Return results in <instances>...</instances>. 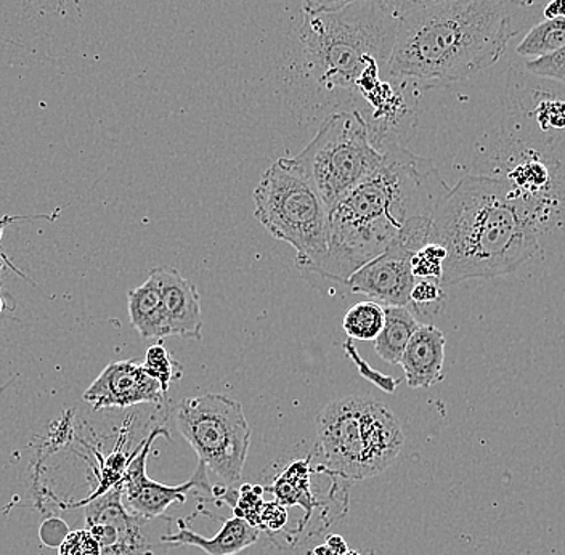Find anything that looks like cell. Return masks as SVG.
<instances>
[{
  "label": "cell",
  "instance_id": "5bb4252c",
  "mask_svg": "<svg viewBox=\"0 0 565 555\" xmlns=\"http://www.w3.org/2000/svg\"><path fill=\"white\" fill-rule=\"evenodd\" d=\"M445 345L444 332L434 324H422L416 330L401 360L408 387H433L444 380Z\"/></svg>",
  "mask_w": 565,
  "mask_h": 555
},
{
  "label": "cell",
  "instance_id": "ffe728a7",
  "mask_svg": "<svg viewBox=\"0 0 565 555\" xmlns=\"http://www.w3.org/2000/svg\"><path fill=\"white\" fill-rule=\"evenodd\" d=\"M384 307L374 300H365V302L355 303L345 313L342 328L349 339H356V341L374 342V339L383 331Z\"/></svg>",
  "mask_w": 565,
  "mask_h": 555
},
{
  "label": "cell",
  "instance_id": "f546056e",
  "mask_svg": "<svg viewBox=\"0 0 565 555\" xmlns=\"http://www.w3.org/2000/svg\"><path fill=\"white\" fill-rule=\"evenodd\" d=\"M355 2L359 0H302V12L303 15L338 12Z\"/></svg>",
  "mask_w": 565,
  "mask_h": 555
},
{
  "label": "cell",
  "instance_id": "1f68e13d",
  "mask_svg": "<svg viewBox=\"0 0 565 555\" xmlns=\"http://www.w3.org/2000/svg\"><path fill=\"white\" fill-rule=\"evenodd\" d=\"M327 546L330 547L331 553L334 555H344L349 551L348 543L339 535H331L330 538L327 540Z\"/></svg>",
  "mask_w": 565,
  "mask_h": 555
},
{
  "label": "cell",
  "instance_id": "836d02e7",
  "mask_svg": "<svg viewBox=\"0 0 565 555\" xmlns=\"http://www.w3.org/2000/svg\"><path fill=\"white\" fill-rule=\"evenodd\" d=\"M344 555H360L359 553H355V551H348Z\"/></svg>",
  "mask_w": 565,
  "mask_h": 555
},
{
  "label": "cell",
  "instance_id": "d6a6232c",
  "mask_svg": "<svg viewBox=\"0 0 565 555\" xmlns=\"http://www.w3.org/2000/svg\"><path fill=\"white\" fill-rule=\"evenodd\" d=\"M313 555H334L331 553L330 547L327 546V544H323V546L316 547V551H313Z\"/></svg>",
  "mask_w": 565,
  "mask_h": 555
},
{
  "label": "cell",
  "instance_id": "e0dca14e",
  "mask_svg": "<svg viewBox=\"0 0 565 555\" xmlns=\"http://www.w3.org/2000/svg\"><path fill=\"white\" fill-rule=\"evenodd\" d=\"M384 313L386 320L383 331L374 339V350L388 365H401L409 339L423 323L406 307H384Z\"/></svg>",
  "mask_w": 565,
  "mask_h": 555
},
{
  "label": "cell",
  "instance_id": "8992f818",
  "mask_svg": "<svg viewBox=\"0 0 565 555\" xmlns=\"http://www.w3.org/2000/svg\"><path fill=\"white\" fill-rule=\"evenodd\" d=\"M254 215L274 236L291 244L296 267L312 277L328 254V209L296 158H280L253 193Z\"/></svg>",
  "mask_w": 565,
  "mask_h": 555
},
{
  "label": "cell",
  "instance_id": "30bf717a",
  "mask_svg": "<svg viewBox=\"0 0 565 555\" xmlns=\"http://www.w3.org/2000/svg\"><path fill=\"white\" fill-rule=\"evenodd\" d=\"M159 435L169 437L164 429H154L148 435L147 440L141 441L139 450L130 459L121 479L124 505L134 514L150 519L161 517L174 503H185L190 491H211L207 469L203 462H198L196 472L193 473L189 482L182 483V485H164V483L154 482L147 476L148 455Z\"/></svg>",
  "mask_w": 565,
  "mask_h": 555
},
{
  "label": "cell",
  "instance_id": "277c9868",
  "mask_svg": "<svg viewBox=\"0 0 565 555\" xmlns=\"http://www.w3.org/2000/svg\"><path fill=\"white\" fill-rule=\"evenodd\" d=\"M398 21L376 0L303 15L299 41L307 71L323 87L355 90L362 81L387 73Z\"/></svg>",
  "mask_w": 565,
  "mask_h": 555
},
{
  "label": "cell",
  "instance_id": "44dd1931",
  "mask_svg": "<svg viewBox=\"0 0 565 555\" xmlns=\"http://www.w3.org/2000/svg\"><path fill=\"white\" fill-rule=\"evenodd\" d=\"M143 370L159 382L162 392L168 395L172 382L182 380L183 367L179 362L172 359L171 353L162 344L151 345L145 355V362L141 363Z\"/></svg>",
  "mask_w": 565,
  "mask_h": 555
},
{
  "label": "cell",
  "instance_id": "484cf974",
  "mask_svg": "<svg viewBox=\"0 0 565 555\" xmlns=\"http://www.w3.org/2000/svg\"><path fill=\"white\" fill-rule=\"evenodd\" d=\"M508 180L521 191H535L542 189L547 180L546 169L539 162H529L521 164L511 172Z\"/></svg>",
  "mask_w": 565,
  "mask_h": 555
},
{
  "label": "cell",
  "instance_id": "9a60e30c",
  "mask_svg": "<svg viewBox=\"0 0 565 555\" xmlns=\"http://www.w3.org/2000/svg\"><path fill=\"white\" fill-rule=\"evenodd\" d=\"M179 533H169L164 541L171 546H194L210 555H236L253 546L259 538V529L249 525L245 519H227L214 538H204L179 521Z\"/></svg>",
  "mask_w": 565,
  "mask_h": 555
},
{
  "label": "cell",
  "instance_id": "7402d4cb",
  "mask_svg": "<svg viewBox=\"0 0 565 555\" xmlns=\"http://www.w3.org/2000/svg\"><path fill=\"white\" fill-rule=\"evenodd\" d=\"M445 302L444 286L434 279H416L409 292L408 310L416 318H430L440 312Z\"/></svg>",
  "mask_w": 565,
  "mask_h": 555
},
{
  "label": "cell",
  "instance_id": "8fae6325",
  "mask_svg": "<svg viewBox=\"0 0 565 555\" xmlns=\"http://www.w3.org/2000/svg\"><path fill=\"white\" fill-rule=\"evenodd\" d=\"M415 253V247L409 244L394 243L352 274L335 292L369 296L374 302L386 307L408 309L409 292L416 281L412 274V257Z\"/></svg>",
  "mask_w": 565,
  "mask_h": 555
},
{
  "label": "cell",
  "instance_id": "7c38bea8",
  "mask_svg": "<svg viewBox=\"0 0 565 555\" xmlns=\"http://www.w3.org/2000/svg\"><path fill=\"white\" fill-rule=\"evenodd\" d=\"M166 394L141 363L122 360L113 362L102 371L100 376L84 392V399L94 409L129 408V406L161 405Z\"/></svg>",
  "mask_w": 565,
  "mask_h": 555
},
{
  "label": "cell",
  "instance_id": "2e32d148",
  "mask_svg": "<svg viewBox=\"0 0 565 555\" xmlns=\"http://www.w3.org/2000/svg\"><path fill=\"white\" fill-rule=\"evenodd\" d=\"M130 323L143 339H164L172 335L168 312L158 282L148 277L139 288L127 292Z\"/></svg>",
  "mask_w": 565,
  "mask_h": 555
},
{
  "label": "cell",
  "instance_id": "9c48e42d",
  "mask_svg": "<svg viewBox=\"0 0 565 555\" xmlns=\"http://www.w3.org/2000/svg\"><path fill=\"white\" fill-rule=\"evenodd\" d=\"M86 508V530L100 544L102 555H168L171 544L164 536L172 533L168 517H143L122 503L121 482L94 498Z\"/></svg>",
  "mask_w": 565,
  "mask_h": 555
},
{
  "label": "cell",
  "instance_id": "4dcf8cb0",
  "mask_svg": "<svg viewBox=\"0 0 565 555\" xmlns=\"http://www.w3.org/2000/svg\"><path fill=\"white\" fill-rule=\"evenodd\" d=\"M543 13L546 20H557V18L565 20V0H551Z\"/></svg>",
  "mask_w": 565,
  "mask_h": 555
},
{
  "label": "cell",
  "instance_id": "cb8c5ba5",
  "mask_svg": "<svg viewBox=\"0 0 565 555\" xmlns=\"http://www.w3.org/2000/svg\"><path fill=\"white\" fill-rule=\"evenodd\" d=\"M342 349H344L349 359L352 360L353 365L359 370L360 376L365 377L366 381H370L371 384L380 387L381 391L387 392V394H394V392L397 391V385L401 384V380H394V377L386 376V374L381 373V371L373 370V367L370 366V363L360 356L359 350L353 345L351 339H349L348 342H344Z\"/></svg>",
  "mask_w": 565,
  "mask_h": 555
},
{
  "label": "cell",
  "instance_id": "7a4b0ae2",
  "mask_svg": "<svg viewBox=\"0 0 565 555\" xmlns=\"http://www.w3.org/2000/svg\"><path fill=\"white\" fill-rule=\"evenodd\" d=\"M524 0H447L398 21L387 73L416 87L450 86L493 66L527 24Z\"/></svg>",
  "mask_w": 565,
  "mask_h": 555
},
{
  "label": "cell",
  "instance_id": "e575fe53",
  "mask_svg": "<svg viewBox=\"0 0 565 555\" xmlns=\"http://www.w3.org/2000/svg\"><path fill=\"white\" fill-rule=\"evenodd\" d=\"M2 309H3V302H2V299H0V312H2Z\"/></svg>",
  "mask_w": 565,
  "mask_h": 555
},
{
  "label": "cell",
  "instance_id": "4fadbf2b",
  "mask_svg": "<svg viewBox=\"0 0 565 555\" xmlns=\"http://www.w3.org/2000/svg\"><path fill=\"white\" fill-rule=\"evenodd\" d=\"M150 277L158 282L172 335L203 341V313L196 286L171 267L153 268Z\"/></svg>",
  "mask_w": 565,
  "mask_h": 555
},
{
  "label": "cell",
  "instance_id": "3957f363",
  "mask_svg": "<svg viewBox=\"0 0 565 555\" xmlns=\"http://www.w3.org/2000/svg\"><path fill=\"white\" fill-rule=\"evenodd\" d=\"M427 243L447 250L441 286L514 274L539 250L522 191L510 180L466 175L434 214Z\"/></svg>",
  "mask_w": 565,
  "mask_h": 555
},
{
  "label": "cell",
  "instance_id": "83f0119b",
  "mask_svg": "<svg viewBox=\"0 0 565 555\" xmlns=\"http://www.w3.org/2000/svg\"><path fill=\"white\" fill-rule=\"evenodd\" d=\"M384 10L391 15L398 18L408 15V13L418 12L427 7L437 6V3L447 2V0H376Z\"/></svg>",
  "mask_w": 565,
  "mask_h": 555
},
{
  "label": "cell",
  "instance_id": "ba28073f",
  "mask_svg": "<svg viewBox=\"0 0 565 555\" xmlns=\"http://www.w3.org/2000/svg\"><path fill=\"white\" fill-rule=\"evenodd\" d=\"M175 424L200 462L222 485L242 482L250 445V427L242 403L224 394L186 397L177 405Z\"/></svg>",
  "mask_w": 565,
  "mask_h": 555
},
{
  "label": "cell",
  "instance_id": "d4e9b609",
  "mask_svg": "<svg viewBox=\"0 0 565 555\" xmlns=\"http://www.w3.org/2000/svg\"><path fill=\"white\" fill-rule=\"evenodd\" d=\"M525 70L533 76L565 84V47L542 58L529 60Z\"/></svg>",
  "mask_w": 565,
  "mask_h": 555
},
{
  "label": "cell",
  "instance_id": "603a6c76",
  "mask_svg": "<svg viewBox=\"0 0 565 555\" xmlns=\"http://www.w3.org/2000/svg\"><path fill=\"white\" fill-rule=\"evenodd\" d=\"M447 250L437 243H426L412 257V274L415 279L439 281L444 275V262Z\"/></svg>",
  "mask_w": 565,
  "mask_h": 555
},
{
  "label": "cell",
  "instance_id": "ac0fdd59",
  "mask_svg": "<svg viewBox=\"0 0 565 555\" xmlns=\"http://www.w3.org/2000/svg\"><path fill=\"white\" fill-rule=\"evenodd\" d=\"M268 491L277 497V503L285 505L286 509L292 505H300L306 511L302 526L309 523L312 517L313 509L318 501L312 493V469H310V458L303 461H295L285 472L275 480L274 485L267 488Z\"/></svg>",
  "mask_w": 565,
  "mask_h": 555
},
{
  "label": "cell",
  "instance_id": "5b68a950",
  "mask_svg": "<svg viewBox=\"0 0 565 555\" xmlns=\"http://www.w3.org/2000/svg\"><path fill=\"white\" fill-rule=\"evenodd\" d=\"M405 435L394 413L380 399L344 397L328 403L317 417L318 470L360 482L397 461Z\"/></svg>",
  "mask_w": 565,
  "mask_h": 555
},
{
  "label": "cell",
  "instance_id": "4316f807",
  "mask_svg": "<svg viewBox=\"0 0 565 555\" xmlns=\"http://www.w3.org/2000/svg\"><path fill=\"white\" fill-rule=\"evenodd\" d=\"M58 555H102L100 544L88 530H76L60 543Z\"/></svg>",
  "mask_w": 565,
  "mask_h": 555
},
{
  "label": "cell",
  "instance_id": "52a82bcc",
  "mask_svg": "<svg viewBox=\"0 0 565 555\" xmlns=\"http://www.w3.org/2000/svg\"><path fill=\"white\" fill-rule=\"evenodd\" d=\"M295 158L330 209L380 168L383 151L374 147L362 113L341 111L328 116L316 137Z\"/></svg>",
  "mask_w": 565,
  "mask_h": 555
},
{
  "label": "cell",
  "instance_id": "d6986e66",
  "mask_svg": "<svg viewBox=\"0 0 565 555\" xmlns=\"http://www.w3.org/2000/svg\"><path fill=\"white\" fill-rule=\"evenodd\" d=\"M565 47V20H546L535 24L524 41L518 45V55L524 58H542Z\"/></svg>",
  "mask_w": 565,
  "mask_h": 555
},
{
  "label": "cell",
  "instance_id": "f1b7e54d",
  "mask_svg": "<svg viewBox=\"0 0 565 555\" xmlns=\"http://www.w3.org/2000/svg\"><path fill=\"white\" fill-rule=\"evenodd\" d=\"M288 521V512L285 505L280 503H267L263 505L260 512V525L268 532H280Z\"/></svg>",
  "mask_w": 565,
  "mask_h": 555
},
{
  "label": "cell",
  "instance_id": "6da1fadb",
  "mask_svg": "<svg viewBox=\"0 0 565 555\" xmlns=\"http://www.w3.org/2000/svg\"><path fill=\"white\" fill-rule=\"evenodd\" d=\"M448 191L430 159L391 145L380 168L328 209L327 259L307 281L330 282L335 291L394 243L422 249Z\"/></svg>",
  "mask_w": 565,
  "mask_h": 555
}]
</instances>
